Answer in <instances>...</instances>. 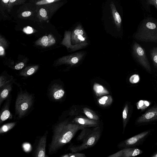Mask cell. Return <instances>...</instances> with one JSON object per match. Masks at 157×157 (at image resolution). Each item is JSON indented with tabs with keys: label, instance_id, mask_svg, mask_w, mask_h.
I'll use <instances>...</instances> for the list:
<instances>
[{
	"label": "cell",
	"instance_id": "obj_1",
	"mask_svg": "<svg viewBox=\"0 0 157 157\" xmlns=\"http://www.w3.org/2000/svg\"><path fill=\"white\" fill-rule=\"evenodd\" d=\"M84 128L78 124L69 122L68 119L57 123L53 127L51 141L48 145V154H56L71 140L79 130Z\"/></svg>",
	"mask_w": 157,
	"mask_h": 157
},
{
	"label": "cell",
	"instance_id": "obj_2",
	"mask_svg": "<svg viewBox=\"0 0 157 157\" xmlns=\"http://www.w3.org/2000/svg\"><path fill=\"white\" fill-rule=\"evenodd\" d=\"M34 102L33 97L27 94L21 93L17 97L15 103V115L17 119L27 116L32 110Z\"/></svg>",
	"mask_w": 157,
	"mask_h": 157
},
{
	"label": "cell",
	"instance_id": "obj_3",
	"mask_svg": "<svg viewBox=\"0 0 157 157\" xmlns=\"http://www.w3.org/2000/svg\"><path fill=\"white\" fill-rule=\"evenodd\" d=\"M101 131L99 127H97L82 140V144L77 146L71 145L69 149L73 153L81 151L94 146L97 142L101 136Z\"/></svg>",
	"mask_w": 157,
	"mask_h": 157
},
{
	"label": "cell",
	"instance_id": "obj_4",
	"mask_svg": "<svg viewBox=\"0 0 157 157\" xmlns=\"http://www.w3.org/2000/svg\"><path fill=\"white\" fill-rule=\"evenodd\" d=\"M48 132L46 131L42 136L37 137L34 145L33 155L36 157H44L46 155V147Z\"/></svg>",
	"mask_w": 157,
	"mask_h": 157
},
{
	"label": "cell",
	"instance_id": "obj_5",
	"mask_svg": "<svg viewBox=\"0 0 157 157\" xmlns=\"http://www.w3.org/2000/svg\"><path fill=\"white\" fill-rule=\"evenodd\" d=\"M157 120V107L151 108L138 117V123H146Z\"/></svg>",
	"mask_w": 157,
	"mask_h": 157
},
{
	"label": "cell",
	"instance_id": "obj_6",
	"mask_svg": "<svg viewBox=\"0 0 157 157\" xmlns=\"http://www.w3.org/2000/svg\"><path fill=\"white\" fill-rule=\"evenodd\" d=\"M72 122L80 125L84 128L90 127H98L99 125L98 121L80 117H75Z\"/></svg>",
	"mask_w": 157,
	"mask_h": 157
},
{
	"label": "cell",
	"instance_id": "obj_7",
	"mask_svg": "<svg viewBox=\"0 0 157 157\" xmlns=\"http://www.w3.org/2000/svg\"><path fill=\"white\" fill-rule=\"evenodd\" d=\"M142 153V151L138 148H127L121 150L109 156L130 157L136 156Z\"/></svg>",
	"mask_w": 157,
	"mask_h": 157
},
{
	"label": "cell",
	"instance_id": "obj_8",
	"mask_svg": "<svg viewBox=\"0 0 157 157\" xmlns=\"http://www.w3.org/2000/svg\"><path fill=\"white\" fill-rule=\"evenodd\" d=\"M11 101V98L6 99L3 105L0 113V123L1 124L10 118L11 116L9 109Z\"/></svg>",
	"mask_w": 157,
	"mask_h": 157
},
{
	"label": "cell",
	"instance_id": "obj_9",
	"mask_svg": "<svg viewBox=\"0 0 157 157\" xmlns=\"http://www.w3.org/2000/svg\"><path fill=\"white\" fill-rule=\"evenodd\" d=\"M135 48V52L138 59L140 60V62L146 68H149V67H148L149 66L147 63L145 53L143 48L139 45L136 44Z\"/></svg>",
	"mask_w": 157,
	"mask_h": 157
},
{
	"label": "cell",
	"instance_id": "obj_10",
	"mask_svg": "<svg viewBox=\"0 0 157 157\" xmlns=\"http://www.w3.org/2000/svg\"><path fill=\"white\" fill-rule=\"evenodd\" d=\"M148 131H145L128 139L124 141V143L127 146L133 145L145 137L148 133Z\"/></svg>",
	"mask_w": 157,
	"mask_h": 157
},
{
	"label": "cell",
	"instance_id": "obj_11",
	"mask_svg": "<svg viewBox=\"0 0 157 157\" xmlns=\"http://www.w3.org/2000/svg\"><path fill=\"white\" fill-rule=\"evenodd\" d=\"M110 7L113 19L116 26L119 28L121 27V18L117 10L115 4L112 2L110 4Z\"/></svg>",
	"mask_w": 157,
	"mask_h": 157
},
{
	"label": "cell",
	"instance_id": "obj_12",
	"mask_svg": "<svg viewBox=\"0 0 157 157\" xmlns=\"http://www.w3.org/2000/svg\"><path fill=\"white\" fill-rule=\"evenodd\" d=\"M113 98L110 95L102 96L98 99V102L100 106L106 107L110 105L113 102Z\"/></svg>",
	"mask_w": 157,
	"mask_h": 157
},
{
	"label": "cell",
	"instance_id": "obj_13",
	"mask_svg": "<svg viewBox=\"0 0 157 157\" xmlns=\"http://www.w3.org/2000/svg\"><path fill=\"white\" fill-rule=\"evenodd\" d=\"M41 41L42 45L45 47L52 45L56 43L54 38L50 34L48 36H43L42 38Z\"/></svg>",
	"mask_w": 157,
	"mask_h": 157
},
{
	"label": "cell",
	"instance_id": "obj_14",
	"mask_svg": "<svg viewBox=\"0 0 157 157\" xmlns=\"http://www.w3.org/2000/svg\"><path fill=\"white\" fill-rule=\"evenodd\" d=\"M83 112L89 118L95 120L99 121L100 118L99 116L93 110L87 107L83 109Z\"/></svg>",
	"mask_w": 157,
	"mask_h": 157
},
{
	"label": "cell",
	"instance_id": "obj_15",
	"mask_svg": "<svg viewBox=\"0 0 157 157\" xmlns=\"http://www.w3.org/2000/svg\"><path fill=\"white\" fill-rule=\"evenodd\" d=\"M128 105L127 103L124 105L122 112V119L124 131L126 126L128 120Z\"/></svg>",
	"mask_w": 157,
	"mask_h": 157
},
{
	"label": "cell",
	"instance_id": "obj_16",
	"mask_svg": "<svg viewBox=\"0 0 157 157\" xmlns=\"http://www.w3.org/2000/svg\"><path fill=\"white\" fill-rule=\"evenodd\" d=\"M94 90L98 96H101L104 94H108V92L101 86L99 84H95L94 86Z\"/></svg>",
	"mask_w": 157,
	"mask_h": 157
},
{
	"label": "cell",
	"instance_id": "obj_17",
	"mask_svg": "<svg viewBox=\"0 0 157 157\" xmlns=\"http://www.w3.org/2000/svg\"><path fill=\"white\" fill-rule=\"evenodd\" d=\"M16 123V122H12L3 125L0 128V134H2L8 132L15 126Z\"/></svg>",
	"mask_w": 157,
	"mask_h": 157
},
{
	"label": "cell",
	"instance_id": "obj_18",
	"mask_svg": "<svg viewBox=\"0 0 157 157\" xmlns=\"http://www.w3.org/2000/svg\"><path fill=\"white\" fill-rule=\"evenodd\" d=\"M26 0H9L8 6L7 11L10 12L13 7L16 5H20L24 3Z\"/></svg>",
	"mask_w": 157,
	"mask_h": 157
},
{
	"label": "cell",
	"instance_id": "obj_19",
	"mask_svg": "<svg viewBox=\"0 0 157 157\" xmlns=\"http://www.w3.org/2000/svg\"><path fill=\"white\" fill-rule=\"evenodd\" d=\"M151 103L147 101L140 100L136 104L137 109L142 111L146 109L150 105Z\"/></svg>",
	"mask_w": 157,
	"mask_h": 157
},
{
	"label": "cell",
	"instance_id": "obj_20",
	"mask_svg": "<svg viewBox=\"0 0 157 157\" xmlns=\"http://www.w3.org/2000/svg\"><path fill=\"white\" fill-rule=\"evenodd\" d=\"M82 130L77 138V140L78 141H82L92 131L88 129H85L84 128L82 129Z\"/></svg>",
	"mask_w": 157,
	"mask_h": 157
},
{
	"label": "cell",
	"instance_id": "obj_21",
	"mask_svg": "<svg viewBox=\"0 0 157 157\" xmlns=\"http://www.w3.org/2000/svg\"><path fill=\"white\" fill-rule=\"evenodd\" d=\"M39 18L42 21H46L48 19L47 11L43 8L40 9L38 13Z\"/></svg>",
	"mask_w": 157,
	"mask_h": 157
},
{
	"label": "cell",
	"instance_id": "obj_22",
	"mask_svg": "<svg viewBox=\"0 0 157 157\" xmlns=\"http://www.w3.org/2000/svg\"><path fill=\"white\" fill-rule=\"evenodd\" d=\"M9 1V0H0L1 12L2 13L4 12V11L7 10Z\"/></svg>",
	"mask_w": 157,
	"mask_h": 157
},
{
	"label": "cell",
	"instance_id": "obj_23",
	"mask_svg": "<svg viewBox=\"0 0 157 157\" xmlns=\"http://www.w3.org/2000/svg\"><path fill=\"white\" fill-rule=\"evenodd\" d=\"M61 0H40L36 2L37 5H42L52 3Z\"/></svg>",
	"mask_w": 157,
	"mask_h": 157
},
{
	"label": "cell",
	"instance_id": "obj_24",
	"mask_svg": "<svg viewBox=\"0 0 157 157\" xmlns=\"http://www.w3.org/2000/svg\"><path fill=\"white\" fill-rule=\"evenodd\" d=\"M129 81L130 82L132 83H136L140 81L139 76L137 74L133 75L130 77Z\"/></svg>",
	"mask_w": 157,
	"mask_h": 157
},
{
	"label": "cell",
	"instance_id": "obj_25",
	"mask_svg": "<svg viewBox=\"0 0 157 157\" xmlns=\"http://www.w3.org/2000/svg\"><path fill=\"white\" fill-rule=\"evenodd\" d=\"M74 34L77 36L82 35L84 33L83 31L81 29L80 26L74 31Z\"/></svg>",
	"mask_w": 157,
	"mask_h": 157
},
{
	"label": "cell",
	"instance_id": "obj_26",
	"mask_svg": "<svg viewBox=\"0 0 157 157\" xmlns=\"http://www.w3.org/2000/svg\"><path fill=\"white\" fill-rule=\"evenodd\" d=\"M68 157H86L84 154L80 153H69L68 154Z\"/></svg>",
	"mask_w": 157,
	"mask_h": 157
},
{
	"label": "cell",
	"instance_id": "obj_27",
	"mask_svg": "<svg viewBox=\"0 0 157 157\" xmlns=\"http://www.w3.org/2000/svg\"><path fill=\"white\" fill-rule=\"evenodd\" d=\"M147 5H154L157 9V0H146Z\"/></svg>",
	"mask_w": 157,
	"mask_h": 157
},
{
	"label": "cell",
	"instance_id": "obj_28",
	"mask_svg": "<svg viewBox=\"0 0 157 157\" xmlns=\"http://www.w3.org/2000/svg\"><path fill=\"white\" fill-rule=\"evenodd\" d=\"M24 66V63L23 62H21L15 65V69L16 70H19L23 68Z\"/></svg>",
	"mask_w": 157,
	"mask_h": 157
},
{
	"label": "cell",
	"instance_id": "obj_29",
	"mask_svg": "<svg viewBox=\"0 0 157 157\" xmlns=\"http://www.w3.org/2000/svg\"><path fill=\"white\" fill-rule=\"evenodd\" d=\"M31 14V12L29 11H26L22 13L21 16L24 17H27L30 16Z\"/></svg>",
	"mask_w": 157,
	"mask_h": 157
},
{
	"label": "cell",
	"instance_id": "obj_30",
	"mask_svg": "<svg viewBox=\"0 0 157 157\" xmlns=\"http://www.w3.org/2000/svg\"><path fill=\"white\" fill-rule=\"evenodd\" d=\"M23 31L27 34H30L32 33L33 30L31 28L28 27L26 28H24Z\"/></svg>",
	"mask_w": 157,
	"mask_h": 157
},
{
	"label": "cell",
	"instance_id": "obj_31",
	"mask_svg": "<svg viewBox=\"0 0 157 157\" xmlns=\"http://www.w3.org/2000/svg\"><path fill=\"white\" fill-rule=\"evenodd\" d=\"M153 59L154 62L157 64V51L154 52L153 54Z\"/></svg>",
	"mask_w": 157,
	"mask_h": 157
},
{
	"label": "cell",
	"instance_id": "obj_32",
	"mask_svg": "<svg viewBox=\"0 0 157 157\" xmlns=\"http://www.w3.org/2000/svg\"><path fill=\"white\" fill-rule=\"evenodd\" d=\"M35 69L33 68H31L27 71V74L28 75L32 74L34 72Z\"/></svg>",
	"mask_w": 157,
	"mask_h": 157
},
{
	"label": "cell",
	"instance_id": "obj_33",
	"mask_svg": "<svg viewBox=\"0 0 157 157\" xmlns=\"http://www.w3.org/2000/svg\"><path fill=\"white\" fill-rule=\"evenodd\" d=\"M78 58L76 57H74L72 58L71 59V61L72 63H76L78 62Z\"/></svg>",
	"mask_w": 157,
	"mask_h": 157
},
{
	"label": "cell",
	"instance_id": "obj_34",
	"mask_svg": "<svg viewBox=\"0 0 157 157\" xmlns=\"http://www.w3.org/2000/svg\"><path fill=\"white\" fill-rule=\"evenodd\" d=\"M4 53V50L3 48L1 46L0 47V55L2 56Z\"/></svg>",
	"mask_w": 157,
	"mask_h": 157
},
{
	"label": "cell",
	"instance_id": "obj_35",
	"mask_svg": "<svg viewBox=\"0 0 157 157\" xmlns=\"http://www.w3.org/2000/svg\"><path fill=\"white\" fill-rule=\"evenodd\" d=\"M78 38L82 41H84L85 40L84 38L82 36V35L78 36Z\"/></svg>",
	"mask_w": 157,
	"mask_h": 157
},
{
	"label": "cell",
	"instance_id": "obj_36",
	"mask_svg": "<svg viewBox=\"0 0 157 157\" xmlns=\"http://www.w3.org/2000/svg\"><path fill=\"white\" fill-rule=\"evenodd\" d=\"M152 157H157V153L155 154V155H153L152 156Z\"/></svg>",
	"mask_w": 157,
	"mask_h": 157
},
{
	"label": "cell",
	"instance_id": "obj_37",
	"mask_svg": "<svg viewBox=\"0 0 157 157\" xmlns=\"http://www.w3.org/2000/svg\"><path fill=\"white\" fill-rule=\"evenodd\" d=\"M32 1H33V2H36L37 1H40V0H31Z\"/></svg>",
	"mask_w": 157,
	"mask_h": 157
}]
</instances>
